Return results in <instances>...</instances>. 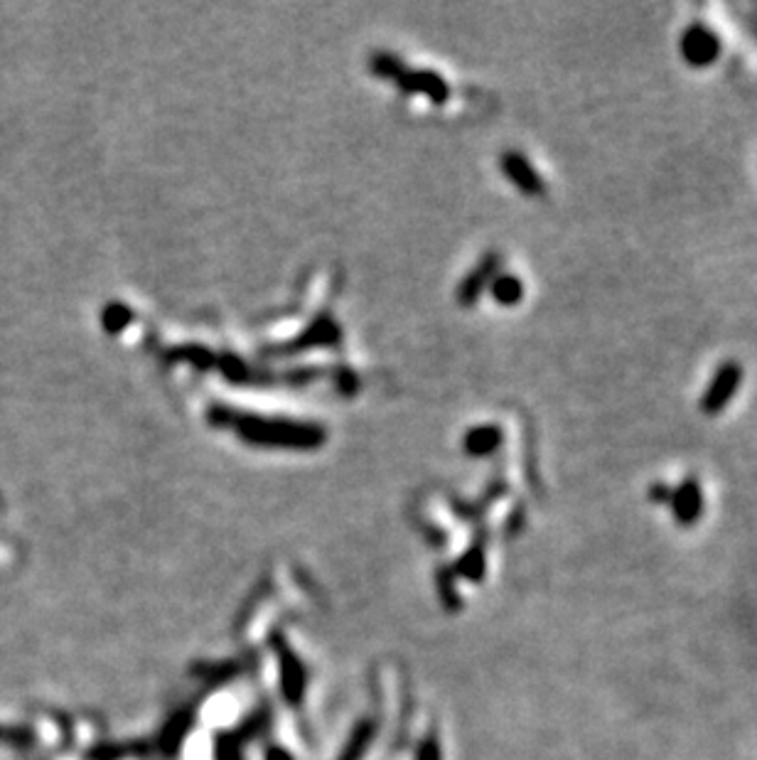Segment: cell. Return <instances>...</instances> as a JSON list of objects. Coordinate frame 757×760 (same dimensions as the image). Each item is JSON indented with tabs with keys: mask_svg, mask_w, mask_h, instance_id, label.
<instances>
[{
	"mask_svg": "<svg viewBox=\"0 0 757 760\" xmlns=\"http://www.w3.org/2000/svg\"><path fill=\"white\" fill-rule=\"evenodd\" d=\"M721 50V37H718L716 30L708 28V25L691 23L689 28L681 32L679 55L691 69L713 67V64L718 62V57H721Z\"/></svg>",
	"mask_w": 757,
	"mask_h": 760,
	"instance_id": "1",
	"label": "cell"
},
{
	"mask_svg": "<svg viewBox=\"0 0 757 760\" xmlns=\"http://www.w3.org/2000/svg\"><path fill=\"white\" fill-rule=\"evenodd\" d=\"M743 365L735 360L723 362L721 367L713 372L711 382L706 384L701 396V414L703 416H718L723 414V409L735 399L740 384H743Z\"/></svg>",
	"mask_w": 757,
	"mask_h": 760,
	"instance_id": "2",
	"label": "cell"
},
{
	"mask_svg": "<svg viewBox=\"0 0 757 760\" xmlns=\"http://www.w3.org/2000/svg\"><path fill=\"white\" fill-rule=\"evenodd\" d=\"M671 515L681 527H694L696 522L703 517V487L699 478L689 475V478L681 480L679 485L671 492Z\"/></svg>",
	"mask_w": 757,
	"mask_h": 760,
	"instance_id": "3",
	"label": "cell"
},
{
	"mask_svg": "<svg viewBox=\"0 0 757 760\" xmlns=\"http://www.w3.org/2000/svg\"><path fill=\"white\" fill-rule=\"evenodd\" d=\"M502 168H504V173L509 175V180H512L517 187H522L526 195H544V180H541V175L531 168L529 160H526L522 153L504 155Z\"/></svg>",
	"mask_w": 757,
	"mask_h": 760,
	"instance_id": "4",
	"label": "cell"
},
{
	"mask_svg": "<svg viewBox=\"0 0 757 760\" xmlns=\"http://www.w3.org/2000/svg\"><path fill=\"white\" fill-rule=\"evenodd\" d=\"M492 296H495L502 305L519 303L524 296L522 281H519L517 276H499L495 281V286H492Z\"/></svg>",
	"mask_w": 757,
	"mask_h": 760,
	"instance_id": "5",
	"label": "cell"
},
{
	"mask_svg": "<svg viewBox=\"0 0 757 760\" xmlns=\"http://www.w3.org/2000/svg\"><path fill=\"white\" fill-rule=\"evenodd\" d=\"M671 492H674V487L662 483V480H657V483H652L647 487V500L654 502V505H669Z\"/></svg>",
	"mask_w": 757,
	"mask_h": 760,
	"instance_id": "6",
	"label": "cell"
},
{
	"mask_svg": "<svg viewBox=\"0 0 757 760\" xmlns=\"http://www.w3.org/2000/svg\"><path fill=\"white\" fill-rule=\"evenodd\" d=\"M15 738H18V733L8 729V726H0V741H15Z\"/></svg>",
	"mask_w": 757,
	"mask_h": 760,
	"instance_id": "7",
	"label": "cell"
}]
</instances>
